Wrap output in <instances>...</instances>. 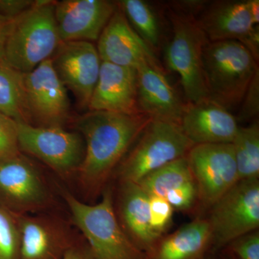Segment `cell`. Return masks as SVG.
<instances>
[{
    "label": "cell",
    "instance_id": "obj_7",
    "mask_svg": "<svg viewBox=\"0 0 259 259\" xmlns=\"http://www.w3.org/2000/svg\"><path fill=\"white\" fill-rule=\"evenodd\" d=\"M54 194L40 167L23 153L0 161V207L15 214L44 212Z\"/></svg>",
    "mask_w": 259,
    "mask_h": 259
},
{
    "label": "cell",
    "instance_id": "obj_10",
    "mask_svg": "<svg viewBox=\"0 0 259 259\" xmlns=\"http://www.w3.org/2000/svg\"><path fill=\"white\" fill-rule=\"evenodd\" d=\"M186 157L198 192L196 217H204L239 181L233 144L194 145Z\"/></svg>",
    "mask_w": 259,
    "mask_h": 259
},
{
    "label": "cell",
    "instance_id": "obj_31",
    "mask_svg": "<svg viewBox=\"0 0 259 259\" xmlns=\"http://www.w3.org/2000/svg\"><path fill=\"white\" fill-rule=\"evenodd\" d=\"M242 106L237 120H258L259 115V71L252 79L241 102Z\"/></svg>",
    "mask_w": 259,
    "mask_h": 259
},
{
    "label": "cell",
    "instance_id": "obj_19",
    "mask_svg": "<svg viewBox=\"0 0 259 259\" xmlns=\"http://www.w3.org/2000/svg\"><path fill=\"white\" fill-rule=\"evenodd\" d=\"M117 182L113 204L117 221L129 239L146 253L161 238L150 226L149 196L138 184Z\"/></svg>",
    "mask_w": 259,
    "mask_h": 259
},
{
    "label": "cell",
    "instance_id": "obj_3",
    "mask_svg": "<svg viewBox=\"0 0 259 259\" xmlns=\"http://www.w3.org/2000/svg\"><path fill=\"white\" fill-rule=\"evenodd\" d=\"M56 1L36 0L12 19L5 47L4 61L23 74L51 59L61 40L55 18Z\"/></svg>",
    "mask_w": 259,
    "mask_h": 259
},
{
    "label": "cell",
    "instance_id": "obj_28",
    "mask_svg": "<svg viewBox=\"0 0 259 259\" xmlns=\"http://www.w3.org/2000/svg\"><path fill=\"white\" fill-rule=\"evenodd\" d=\"M220 253L229 259H259L258 230L233 240Z\"/></svg>",
    "mask_w": 259,
    "mask_h": 259
},
{
    "label": "cell",
    "instance_id": "obj_12",
    "mask_svg": "<svg viewBox=\"0 0 259 259\" xmlns=\"http://www.w3.org/2000/svg\"><path fill=\"white\" fill-rule=\"evenodd\" d=\"M51 59L66 90L73 93L81 108L88 109L101 68L97 47L88 41L61 42Z\"/></svg>",
    "mask_w": 259,
    "mask_h": 259
},
{
    "label": "cell",
    "instance_id": "obj_13",
    "mask_svg": "<svg viewBox=\"0 0 259 259\" xmlns=\"http://www.w3.org/2000/svg\"><path fill=\"white\" fill-rule=\"evenodd\" d=\"M14 214L20 233L18 259H63L79 237L57 216L48 213Z\"/></svg>",
    "mask_w": 259,
    "mask_h": 259
},
{
    "label": "cell",
    "instance_id": "obj_37",
    "mask_svg": "<svg viewBox=\"0 0 259 259\" xmlns=\"http://www.w3.org/2000/svg\"><path fill=\"white\" fill-rule=\"evenodd\" d=\"M218 259H229V258H228V257L226 256V255L223 254V253H220V256H219V258H218Z\"/></svg>",
    "mask_w": 259,
    "mask_h": 259
},
{
    "label": "cell",
    "instance_id": "obj_27",
    "mask_svg": "<svg viewBox=\"0 0 259 259\" xmlns=\"http://www.w3.org/2000/svg\"><path fill=\"white\" fill-rule=\"evenodd\" d=\"M174 211L166 199L149 197L150 226L155 234L159 237L166 235L173 222Z\"/></svg>",
    "mask_w": 259,
    "mask_h": 259
},
{
    "label": "cell",
    "instance_id": "obj_16",
    "mask_svg": "<svg viewBox=\"0 0 259 259\" xmlns=\"http://www.w3.org/2000/svg\"><path fill=\"white\" fill-rule=\"evenodd\" d=\"M108 0H62L55 3V18L61 42L98 40L117 10Z\"/></svg>",
    "mask_w": 259,
    "mask_h": 259
},
{
    "label": "cell",
    "instance_id": "obj_17",
    "mask_svg": "<svg viewBox=\"0 0 259 259\" xmlns=\"http://www.w3.org/2000/svg\"><path fill=\"white\" fill-rule=\"evenodd\" d=\"M180 127L194 145L232 144L240 125L236 117L210 99L187 102Z\"/></svg>",
    "mask_w": 259,
    "mask_h": 259
},
{
    "label": "cell",
    "instance_id": "obj_20",
    "mask_svg": "<svg viewBox=\"0 0 259 259\" xmlns=\"http://www.w3.org/2000/svg\"><path fill=\"white\" fill-rule=\"evenodd\" d=\"M137 100L140 112L151 120L180 126L185 102L163 71L148 65L137 69Z\"/></svg>",
    "mask_w": 259,
    "mask_h": 259
},
{
    "label": "cell",
    "instance_id": "obj_29",
    "mask_svg": "<svg viewBox=\"0 0 259 259\" xmlns=\"http://www.w3.org/2000/svg\"><path fill=\"white\" fill-rule=\"evenodd\" d=\"M174 209L181 212H194L198 204V192L194 181L171 190L166 198Z\"/></svg>",
    "mask_w": 259,
    "mask_h": 259
},
{
    "label": "cell",
    "instance_id": "obj_33",
    "mask_svg": "<svg viewBox=\"0 0 259 259\" xmlns=\"http://www.w3.org/2000/svg\"><path fill=\"white\" fill-rule=\"evenodd\" d=\"M63 259H96L83 237L76 241L66 250Z\"/></svg>",
    "mask_w": 259,
    "mask_h": 259
},
{
    "label": "cell",
    "instance_id": "obj_36",
    "mask_svg": "<svg viewBox=\"0 0 259 259\" xmlns=\"http://www.w3.org/2000/svg\"><path fill=\"white\" fill-rule=\"evenodd\" d=\"M204 259H218V257L216 256V253L214 252H210Z\"/></svg>",
    "mask_w": 259,
    "mask_h": 259
},
{
    "label": "cell",
    "instance_id": "obj_32",
    "mask_svg": "<svg viewBox=\"0 0 259 259\" xmlns=\"http://www.w3.org/2000/svg\"><path fill=\"white\" fill-rule=\"evenodd\" d=\"M32 0H0V14L13 19L33 5Z\"/></svg>",
    "mask_w": 259,
    "mask_h": 259
},
{
    "label": "cell",
    "instance_id": "obj_14",
    "mask_svg": "<svg viewBox=\"0 0 259 259\" xmlns=\"http://www.w3.org/2000/svg\"><path fill=\"white\" fill-rule=\"evenodd\" d=\"M197 18L209 42L236 40L259 60V28L251 21L248 1L208 3Z\"/></svg>",
    "mask_w": 259,
    "mask_h": 259
},
{
    "label": "cell",
    "instance_id": "obj_23",
    "mask_svg": "<svg viewBox=\"0 0 259 259\" xmlns=\"http://www.w3.org/2000/svg\"><path fill=\"white\" fill-rule=\"evenodd\" d=\"M117 6L130 25L155 53L161 46V22L153 7L144 0H121Z\"/></svg>",
    "mask_w": 259,
    "mask_h": 259
},
{
    "label": "cell",
    "instance_id": "obj_26",
    "mask_svg": "<svg viewBox=\"0 0 259 259\" xmlns=\"http://www.w3.org/2000/svg\"><path fill=\"white\" fill-rule=\"evenodd\" d=\"M20 229L15 215L0 207V259H18Z\"/></svg>",
    "mask_w": 259,
    "mask_h": 259
},
{
    "label": "cell",
    "instance_id": "obj_34",
    "mask_svg": "<svg viewBox=\"0 0 259 259\" xmlns=\"http://www.w3.org/2000/svg\"><path fill=\"white\" fill-rule=\"evenodd\" d=\"M11 19L0 14V61H4L5 42Z\"/></svg>",
    "mask_w": 259,
    "mask_h": 259
},
{
    "label": "cell",
    "instance_id": "obj_8",
    "mask_svg": "<svg viewBox=\"0 0 259 259\" xmlns=\"http://www.w3.org/2000/svg\"><path fill=\"white\" fill-rule=\"evenodd\" d=\"M212 233V252L259 228V180H241L205 214Z\"/></svg>",
    "mask_w": 259,
    "mask_h": 259
},
{
    "label": "cell",
    "instance_id": "obj_22",
    "mask_svg": "<svg viewBox=\"0 0 259 259\" xmlns=\"http://www.w3.org/2000/svg\"><path fill=\"white\" fill-rule=\"evenodd\" d=\"M0 112L16 122L30 124L24 74L0 61Z\"/></svg>",
    "mask_w": 259,
    "mask_h": 259
},
{
    "label": "cell",
    "instance_id": "obj_15",
    "mask_svg": "<svg viewBox=\"0 0 259 259\" xmlns=\"http://www.w3.org/2000/svg\"><path fill=\"white\" fill-rule=\"evenodd\" d=\"M97 41L104 62L136 70L148 65L163 71L155 53L135 32L118 6Z\"/></svg>",
    "mask_w": 259,
    "mask_h": 259
},
{
    "label": "cell",
    "instance_id": "obj_4",
    "mask_svg": "<svg viewBox=\"0 0 259 259\" xmlns=\"http://www.w3.org/2000/svg\"><path fill=\"white\" fill-rule=\"evenodd\" d=\"M202 66L209 98L228 110L241 103L259 71L258 61L236 40L207 42Z\"/></svg>",
    "mask_w": 259,
    "mask_h": 259
},
{
    "label": "cell",
    "instance_id": "obj_24",
    "mask_svg": "<svg viewBox=\"0 0 259 259\" xmlns=\"http://www.w3.org/2000/svg\"><path fill=\"white\" fill-rule=\"evenodd\" d=\"M238 180H259V122L240 126L232 143Z\"/></svg>",
    "mask_w": 259,
    "mask_h": 259
},
{
    "label": "cell",
    "instance_id": "obj_35",
    "mask_svg": "<svg viewBox=\"0 0 259 259\" xmlns=\"http://www.w3.org/2000/svg\"><path fill=\"white\" fill-rule=\"evenodd\" d=\"M248 5L252 23L254 26H258L259 1L258 0H248Z\"/></svg>",
    "mask_w": 259,
    "mask_h": 259
},
{
    "label": "cell",
    "instance_id": "obj_18",
    "mask_svg": "<svg viewBox=\"0 0 259 259\" xmlns=\"http://www.w3.org/2000/svg\"><path fill=\"white\" fill-rule=\"evenodd\" d=\"M88 109L125 115L141 114L137 100V70L102 61Z\"/></svg>",
    "mask_w": 259,
    "mask_h": 259
},
{
    "label": "cell",
    "instance_id": "obj_6",
    "mask_svg": "<svg viewBox=\"0 0 259 259\" xmlns=\"http://www.w3.org/2000/svg\"><path fill=\"white\" fill-rule=\"evenodd\" d=\"M172 37L166 50L168 67L180 75L187 102L209 100L204 81L202 55L209 41L197 17L168 8Z\"/></svg>",
    "mask_w": 259,
    "mask_h": 259
},
{
    "label": "cell",
    "instance_id": "obj_5",
    "mask_svg": "<svg viewBox=\"0 0 259 259\" xmlns=\"http://www.w3.org/2000/svg\"><path fill=\"white\" fill-rule=\"evenodd\" d=\"M194 145L180 125L150 121L116 168L117 182L139 183L171 162L185 157Z\"/></svg>",
    "mask_w": 259,
    "mask_h": 259
},
{
    "label": "cell",
    "instance_id": "obj_11",
    "mask_svg": "<svg viewBox=\"0 0 259 259\" xmlns=\"http://www.w3.org/2000/svg\"><path fill=\"white\" fill-rule=\"evenodd\" d=\"M24 85L30 125L64 127L71 117L69 99L51 59L24 74Z\"/></svg>",
    "mask_w": 259,
    "mask_h": 259
},
{
    "label": "cell",
    "instance_id": "obj_2",
    "mask_svg": "<svg viewBox=\"0 0 259 259\" xmlns=\"http://www.w3.org/2000/svg\"><path fill=\"white\" fill-rule=\"evenodd\" d=\"M61 195L71 214V219L83 235L96 259H146L129 239L117 221L113 204V189L109 185L97 204L81 202L61 189Z\"/></svg>",
    "mask_w": 259,
    "mask_h": 259
},
{
    "label": "cell",
    "instance_id": "obj_1",
    "mask_svg": "<svg viewBox=\"0 0 259 259\" xmlns=\"http://www.w3.org/2000/svg\"><path fill=\"white\" fill-rule=\"evenodd\" d=\"M151 119L145 114L125 115L90 111L74 125L82 136L85 153L76 175L85 198L95 200L110 185L116 168Z\"/></svg>",
    "mask_w": 259,
    "mask_h": 259
},
{
    "label": "cell",
    "instance_id": "obj_30",
    "mask_svg": "<svg viewBox=\"0 0 259 259\" xmlns=\"http://www.w3.org/2000/svg\"><path fill=\"white\" fill-rule=\"evenodd\" d=\"M20 153L17 122L0 112V161Z\"/></svg>",
    "mask_w": 259,
    "mask_h": 259
},
{
    "label": "cell",
    "instance_id": "obj_25",
    "mask_svg": "<svg viewBox=\"0 0 259 259\" xmlns=\"http://www.w3.org/2000/svg\"><path fill=\"white\" fill-rule=\"evenodd\" d=\"M192 181L193 178L185 156L161 167L136 184L149 197L165 199L171 190Z\"/></svg>",
    "mask_w": 259,
    "mask_h": 259
},
{
    "label": "cell",
    "instance_id": "obj_9",
    "mask_svg": "<svg viewBox=\"0 0 259 259\" xmlns=\"http://www.w3.org/2000/svg\"><path fill=\"white\" fill-rule=\"evenodd\" d=\"M17 127L20 152L37 158L63 178L76 177L85 153L84 141L79 132L22 122H17Z\"/></svg>",
    "mask_w": 259,
    "mask_h": 259
},
{
    "label": "cell",
    "instance_id": "obj_21",
    "mask_svg": "<svg viewBox=\"0 0 259 259\" xmlns=\"http://www.w3.org/2000/svg\"><path fill=\"white\" fill-rule=\"evenodd\" d=\"M212 252V233L206 217H196L164 235L145 253L146 259H204Z\"/></svg>",
    "mask_w": 259,
    "mask_h": 259
}]
</instances>
